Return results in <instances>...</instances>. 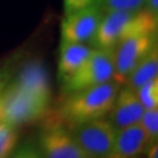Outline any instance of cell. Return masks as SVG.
<instances>
[{
	"mask_svg": "<svg viewBox=\"0 0 158 158\" xmlns=\"http://www.w3.org/2000/svg\"><path fill=\"white\" fill-rule=\"evenodd\" d=\"M117 134L111 121L98 118L75 125L73 136L88 158H106L113 150Z\"/></svg>",
	"mask_w": 158,
	"mask_h": 158,
	"instance_id": "5",
	"label": "cell"
},
{
	"mask_svg": "<svg viewBox=\"0 0 158 158\" xmlns=\"http://www.w3.org/2000/svg\"><path fill=\"white\" fill-rule=\"evenodd\" d=\"M51 89L45 69L31 64L0 93V122L26 124L41 118L49 108Z\"/></svg>",
	"mask_w": 158,
	"mask_h": 158,
	"instance_id": "1",
	"label": "cell"
},
{
	"mask_svg": "<svg viewBox=\"0 0 158 158\" xmlns=\"http://www.w3.org/2000/svg\"><path fill=\"white\" fill-rule=\"evenodd\" d=\"M144 108L138 100V96L130 87L118 90L111 109V123L115 128L122 130L130 125L139 123Z\"/></svg>",
	"mask_w": 158,
	"mask_h": 158,
	"instance_id": "9",
	"label": "cell"
},
{
	"mask_svg": "<svg viewBox=\"0 0 158 158\" xmlns=\"http://www.w3.org/2000/svg\"><path fill=\"white\" fill-rule=\"evenodd\" d=\"M42 158H88L62 124L49 123L40 135Z\"/></svg>",
	"mask_w": 158,
	"mask_h": 158,
	"instance_id": "7",
	"label": "cell"
},
{
	"mask_svg": "<svg viewBox=\"0 0 158 158\" xmlns=\"http://www.w3.org/2000/svg\"><path fill=\"white\" fill-rule=\"evenodd\" d=\"M91 51L93 48L88 47L85 44L61 41L59 57V79L62 83L79 70V68L89 57Z\"/></svg>",
	"mask_w": 158,
	"mask_h": 158,
	"instance_id": "11",
	"label": "cell"
},
{
	"mask_svg": "<svg viewBox=\"0 0 158 158\" xmlns=\"http://www.w3.org/2000/svg\"><path fill=\"white\" fill-rule=\"evenodd\" d=\"M137 12L121 10L107 11L102 17L91 42L96 48H115L132 28Z\"/></svg>",
	"mask_w": 158,
	"mask_h": 158,
	"instance_id": "8",
	"label": "cell"
},
{
	"mask_svg": "<svg viewBox=\"0 0 158 158\" xmlns=\"http://www.w3.org/2000/svg\"><path fill=\"white\" fill-rule=\"evenodd\" d=\"M104 10L101 1L66 14L61 23V41L85 44L91 41L100 25Z\"/></svg>",
	"mask_w": 158,
	"mask_h": 158,
	"instance_id": "6",
	"label": "cell"
},
{
	"mask_svg": "<svg viewBox=\"0 0 158 158\" xmlns=\"http://www.w3.org/2000/svg\"><path fill=\"white\" fill-rule=\"evenodd\" d=\"M157 17L147 11H138L132 28L115 47V74L114 79L124 85L131 72L156 47Z\"/></svg>",
	"mask_w": 158,
	"mask_h": 158,
	"instance_id": "2",
	"label": "cell"
},
{
	"mask_svg": "<svg viewBox=\"0 0 158 158\" xmlns=\"http://www.w3.org/2000/svg\"><path fill=\"white\" fill-rule=\"evenodd\" d=\"M11 72L8 69H0V93L11 81Z\"/></svg>",
	"mask_w": 158,
	"mask_h": 158,
	"instance_id": "20",
	"label": "cell"
},
{
	"mask_svg": "<svg viewBox=\"0 0 158 158\" xmlns=\"http://www.w3.org/2000/svg\"><path fill=\"white\" fill-rule=\"evenodd\" d=\"M103 10H121V11H141L145 0H100Z\"/></svg>",
	"mask_w": 158,
	"mask_h": 158,
	"instance_id": "16",
	"label": "cell"
},
{
	"mask_svg": "<svg viewBox=\"0 0 158 158\" xmlns=\"http://www.w3.org/2000/svg\"><path fill=\"white\" fill-rule=\"evenodd\" d=\"M149 145L141 123L119 130L111 152L106 158H138Z\"/></svg>",
	"mask_w": 158,
	"mask_h": 158,
	"instance_id": "10",
	"label": "cell"
},
{
	"mask_svg": "<svg viewBox=\"0 0 158 158\" xmlns=\"http://www.w3.org/2000/svg\"><path fill=\"white\" fill-rule=\"evenodd\" d=\"M119 85L115 80H110L67 94V98L61 107V117L74 127L102 118L111 111Z\"/></svg>",
	"mask_w": 158,
	"mask_h": 158,
	"instance_id": "3",
	"label": "cell"
},
{
	"mask_svg": "<svg viewBox=\"0 0 158 158\" xmlns=\"http://www.w3.org/2000/svg\"><path fill=\"white\" fill-rule=\"evenodd\" d=\"M18 142V134L14 127L0 122V158H7L12 153Z\"/></svg>",
	"mask_w": 158,
	"mask_h": 158,
	"instance_id": "14",
	"label": "cell"
},
{
	"mask_svg": "<svg viewBox=\"0 0 158 158\" xmlns=\"http://www.w3.org/2000/svg\"><path fill=\"white\" fill-rule=\"evenodd\" d=\"M115 48H95L85 62L62 83L66 94L101 85L114 79Z\"/></svg>",
	"mask_w": 158,
	"mask_h": 158,
	"instance_id": "4",
	"label": "cell"
},
{
	"mask_svg": "<svg viewBox=\"0 0 158 158\" xmlns=\"http://www.w3.org/2000/svg\"><path fill=\"white\" fill-rule=\"evenodd\" d=\"M98 0H63V8H64V14H69L75 11L82 10L85 7L93 5L97 2Z\"/></svg>",
	"mask_w": 158,
	"mask_h": 158,
	"instance_id": "17",
	"label": "cell"
},
{
	"mask_svg": "<svg viewBox=\"0 0 158 158\" xmlns=\"http://www.w3.org/2000/svg\"><path fill=\"white\" fill-rule=\"evenodd\" d=\"M12 158H42V155L34 145L26 144L20 148L17 152L12 156Z\"/></svg>",
	"mask_w": 158,
	"mask_h": 158,
	"instance_id": "18",
	"label": "cell"
},
{
	"mask_svg": "<svg viewBox=\"0 0 158 158\" xmlns=\"http://www.w3.org/2000/svg\"><path fill=\"white\" fill-rule=\"evenodd\" d=\"M144 11L149 12L153 17H157L158 13V0H145L144 1Z\"/></svg>",
	"mask_w": 158,
	"mask_h": 158,
	"instance_id": "19",
	"label": "cell"
},
{
	"mask_svg": "<svg viewBox=\"0 0 158 158\" xmlns=\"http://www.w3.org/2000/svg\"><path fill=\"white\" fill-rule=\"evenodd\" d=\"M158 73V52L157 46L148 53V55L135 67L127 80V85L137 90L142 85L157 77Z\"/></svg>",
	"mask_w": 158,
	"mask_h": 158,
	"instance_id": "12",
	"label": "cell"
},
{
	"mask_svg": "<svg viewBox=\"0 0 158 158\" xmlns=\"http://www.w3.org/2000/svg\"><path fill=\"white\" fill-rule=\"evenodd\" d=\"M148 158H157V141L150 144L149 151H148Z\"/></svg>",
	"mask_w": 158,
	"mask_h": 158,
	"instance_id": "21",
	"label": "cell"
},
{
	"mask_svg": "<svg viewBox=\"0 0 158 158\" xmlns=\"http://www.w3.org/2000/svg\"><path fill=\"white\" fill-rule=\"evenodd\" d=\"M141 125L145 131L149 141V145L157 141L158 136V111L157 108L155 109H145L139 121Z\"/></svg>",
	"mask_w": 158,
	"mask_h": 158,
	"instance_id": "15",
	"label": "cell"
},
{
	"mask_svg": "<svg viewBox=\"0 0 158 158\" xmlns=\"http://www.w3.org/2000/svg\"><path fill=\"white\" fill-rule=\"evenodd\" d=\"M136 94L144 109H155L158 106V80L157 77L142 85Z\"/></svg>",
	"mask_w": 158,
	"mask_h": 158,
	"instance_id": "13",
	"label": "cell"
}]
</instances>
